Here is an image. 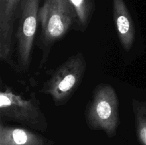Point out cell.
Masks as SVG:
<instances>
[{
    "label": "cell",
    "mask_w": 146,
    "mask_h": 145,
    "mask_svg": "<svg viewBox=\"0 0 146 145\" xmlns=\"http://www.w3.org/2000/svg\"><path fill=\"white\" fill-rule=\"evenodd\" d=\"M39 21L41 34L37 45L42 51L39 68H43L54 44L77 25V19L70 0H43Z\"/></svg>",
    "instance_id": "1"
},
{
    "label": "cell",
    "mask_w": 146,
    "mask_h": 145,
    "mask_svg": "<svg viewBox=\"0 0 146 145\" xmlns=\"http://www.w3.org/2000/svg\"><path fill=\"white\" fill-rule=\"evenodd\" d=\"M0 119L14 122L29 129L44 132L48 127L40 101L32 92L29 96L17 92L0 80Z\"/></svg>",
    "instance_id": "2"
},
{
    "label": "cell",
    "mask_w": 146,
    "mask_h": 145,
    "mask_svg": "<svg viewBox=\"0 0 146 145\" xmlns=\"http://www.w3.org/2000/svg\"><path fill=\"white\" fill-rule=\"evenodd\" d=\"M85 120L91 130L102 131L108 138L116 135L120 122L119 100L112 85L100 83L94 88L86 108Z\"/></svg>",
    "instance_id": "3"
},
{
    "label": "cell",
    "mask_w": 146,
    "mask_h": 145,
    "mask_svg": "<svg viewBox=\"0 0 146 145\" xmlns=\"http://www.w3.org/2000/svg\"><path fill=\"white\" fill-rule=\"evenodd\" d=\"M87 61L83 53L71 55L53 71L39 92L50 96L56 107L66 105L83 80Z\"/></svg>",
    "instance_id": "4"
},
{
    "label": "cell",
    "mask_w": 146,
    "mask_h": 145,
    "mask_svg": "<svg viewBox=\"0 0 146 145\" xmlns=\"http://www.w3.org/2000/svg\"><path fill=\"white\" fill-rule=\"evenodd\" d=\"M40 0H23L18 12V26L16 33V53L19 72L29 71L33 47L39 21Z\"/></svg>",
    "instance_id": "5"
},
{
    "label": "cell",
    "mask_w": 146,
    "mask_h": 145,
    "mask_svg": "<svg viewBox=\"0 0 146 145\" xmlns=\"http://www.w3.org/2000/svg\"><path fill=\"white\" fill-rule=\"evenodd\" d=\"M23 0H0V59L11 68L13 61V34L14 23Z\"/></svg>",
    "instance_id": "6"
},
{
    "label": "cell",
    "mask_w": 146,
    "mask_h": 145,
    "mask_svg": "<svg viewBox=\"0 0 146 145\" xmlns=\"http://www.w3.org/2000/svg\"><path fill=\"white\" fill-rule=\"evenodd\" d=\"M113 17L118 39L125 51L133 45L135 30L132 16L124 0H113Z\"/></svg>",
    "instance_id": "7"
},
{
    "label": "cell",
    "mask_w": 146,
    "mask_h": 145,
    "mask_svg": "<svg viewBox=\"0 0 146 145\" xmlns=\"http://www.w3.org/2000/svg\"><path fill=\"white\" fill-rule=\"evenodd\" d=\"M49 141L32 129L9 126L0 121V145H48Z\"/></svg>",
    "instance_id": "8"
},
{
    "label": "cell",
    "mask_w": 146,
    "mask_h": 145,
    "mask_svg": "<svg viewBox=\"0 0 146 145\" xmlns=\"http://www.w3.org/2000/svg\"><path fill=\"white\" fill-rule=\"evenodd\" d=\"M132 109L138 140L141 145H146V102L133 98Z\"/></svg>",
    "instance_id": "9"
},
{
    "label": "cell",
    "mask_w": 146,
    "mask_h": 145,
    "mask_svg": "<svg viewBox=\"0 0 146 145\" xmlns=\"http://www.w3.org/2000/svg\"><path fill=\"white\" fill-rule=\"evenodd\" d=\"M70 1L76 15L78 30L84 32L92 17L94 1L93 0H70Z\"/></svg>",
    "instance_id": "10"
},
{
    "label": "cell",
    "mask_w": 146,
    "mask_h": 145,
    "mask_svg": "<svg viewBox=\"0 0 146 145\" xmlns=\"http://www.w3.org/2000/svg\"><path fill=\"white\" fill-rule=\"evenodd\" d=\"M48 145H51V144H48Z\"/></svg>",
    "instance_id": "11"
}]
</instances>
